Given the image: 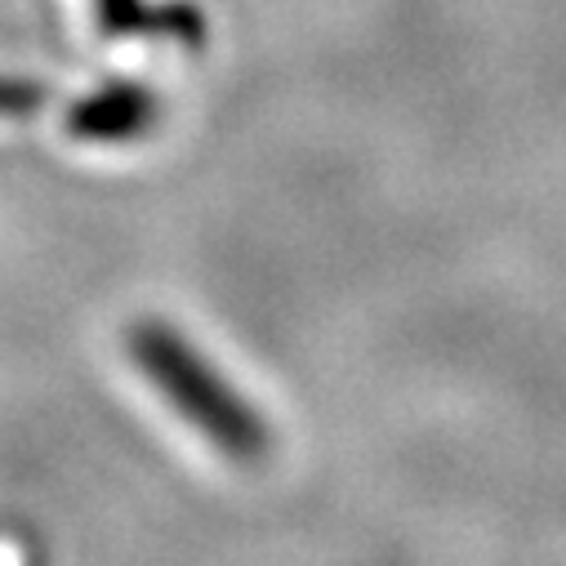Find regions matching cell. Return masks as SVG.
Here are the masks:
<instances>
[{
    "label": "cell",
    "mask_w": 566,
    "mask_h": 566,
    "mask_svg": "<svg viewBox=\"0 0 566 566\" xmlns=\"http://www.w3.org/2000/svg\"><path fill=\"white\" fill-rule=\"evenodd\" d=\"M125 348L138 375L161 392V401L188 429H197L223 460L259 464L268 455L272 447L268 419L223 379V370L188 335H179L166 322H134Z\"/></svg>",
    "instance_id": "obj_1"
},
{
    "label": "cell",
    "mask_w": 566,
    "mask_h": 566,
    "mask_svg": "<svg viewBox=\"0 0 566 566\" xmlns=\"http://www.w3.org/2000/svg\"><path fill=\"white\" fill-rule=\"evenodd\" d=\"M161 103L153 90L144 85H129V81H116V85H103L94 94H85L72 116H67V134L76 138H90V144H129V138L148 134L153 120H157Z\"/></svg>",
    "instance_id": "obj_2"
},
{
    "label": "cell",
    "mask_w": 566,
    "mask_h": 566,
    "mask_svg": "<svg viewBox=\"0 0 566 566\" xmlns=\"http://www.w3.org/2000/svg\"><path fill=\"white\" fill-rule=\"evenodd\" d=\"M103 32H170V36H201V19L188 6H148V0H94Z\"/></svg>",
    "instance_id": "obj_3"
},
{
    "label": "cell",
    "mask_w": 566,
    "mask_h": 566,
    "mask_svg": "<svg viewBox=\"0 0 566 566\" xmlns=\"http://www.w3.org/2000/svg\"><path fill=\"white\" fill-rule=\"evenodd\" d=\"M45 103V85L19 81V76H0V116H28Z\"/></svg>",
    "instance_id": "obj_4"
}]
</instances>
